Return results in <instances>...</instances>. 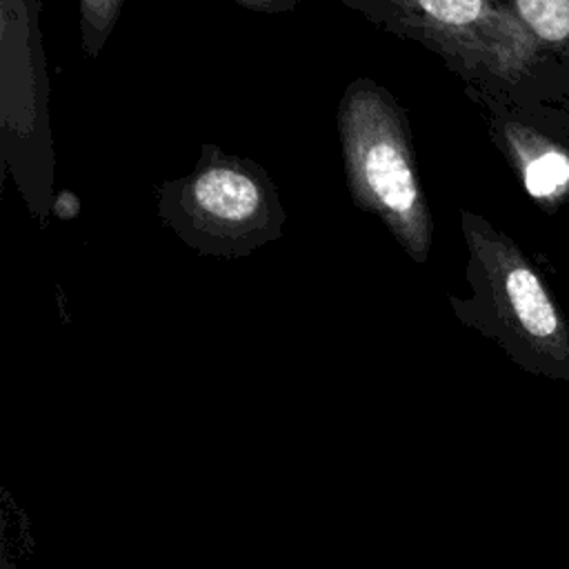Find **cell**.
Returning a JSON list of instances; mask_svg holds the SVG:
<instances>
[{
  "instance_id": "cell-2",
  "label": "cell",
  "mask_w": 569,
  "mask_h": 569,
  "mask_svg": "<svg viewBox=\"0 0 569 569\" xmlns=\"http://www.w3.org/2000/svg\"><path fill=\"white\" fill-rule=\"evenodd\" d=\"M345 180L353 204L373 216L418 264L429 260L433 216L407 111L373 78H353L336 109Z\"/></svg>"
},
{
  "instance_id": "cell-4",
  "label": "cell",
  "mask_w": 569,
  "mask_h": 569,
  "mask_svg": "<svg viewBox=\"0 0 569 569\" xmlns=\"http://www.w3.org/2000/svg\"><path fill=\"white\" fill-rule=\"evenodd\" d=\"M380 31L436 53L469 84H511L538 56V38L500 0H338Z\"/></svg>"
},
{
  "instance_id": "cell-9",
  "label": "cell",
  "mask_w": 569,
  "mask_h": 569,
  "mask_svg": "<svg viewBox=\"0 0 569 569\" xmlns=\"http://www.w3.org/2000/svg\"><path fill=\"white\" fill-rule=\"evenodd\" d=\"M231 2L258 13H287V11H293L298 4V0H231Z\"/></svg>"
},
{
  "instance_id": "cell-3",
  "label": "cell",
  "mask_w": 569,
  "mask_h": 569,
  "mask_svg": "<svg viewBox=\"0 0 569 569\" xmlns=\"http://www.w3.org/2000/svg\"><path fill=\"white\" fill-rule=\"evenodd\" d=\"M164 227L202 258H247L282 238L287 211L262 164L204 142L193 169L156 184Z\"/></svg>"
},
{
  "instance_id": "cell-6",
  "label": "cell",
  "mask_w": 569,
  "mask_h": 569,
  "mask_svg": "<svg viewBox=\"0 0 569 569\" xmlns=\"http://www.w3.org/2000/svg\"><path fill=\"white\" fill-rule=\"evenodd\" d=\"M527 29L547 44H569V0H513Z\"/></svg>"
},
{
  "instance_id": "cell-10",
  "label": "cell",
  "mask_w": 569,
  "mask_h": 569,
  "mask_svg": "<svg viewBox=\"0 0 569 569\" xmlns=\"http://www.w3.org/2000/svg\"><path fill=\"white\" fill-rule=\"evenodd\" d=\"M2 569H4V567H2Z\"/></svg>"
},
{
  "instance_id": "cell-5",
  "label": "cell",
  "mask_w": 569,
  "mask_h": 569,
  "mask_svg": "<svg viewBox=\"0 0 569 569\" xmlns=\"http://www.w3.org/2000/svg\"><path fill=\"white\" fill-rule=\"evenodd\" d=\"M491 129L529 196L551 202L569 189V156L565 149L511 118H496Z\"/></svg>"
},
{
  "instance_id": "cell-8",
  "label": "cell",
  "mask_w": 569,
  "mask_h": 569,
  "mask_svg": "<svg viewBox=\"0 0 569 569\" xmlns=\"http://www.w3.org/2000/svg\"><path fill=\"white\" fill-rule=\"evenodd\" d=\"M51 213L58 220H73L80 213V198L71 189H60L53 198Z\"/></svg>"
},
{
  "instance_id": "cell-7",
  "label": "cell",
  "mask_w": 569,
  "mask_h": 569,
  "mask_svg": "<svg viewBox=\"0 0 569 569\" xmlns=\"http://www.w3.org/2000/svg\"><path fill=\"white\" fill-rule=\"evenodd\" d=\"M80 47L84 58L93 60L104 49L111 31L120 18L124 0H76Z\"/></svg>"
},
{
  "instance_id": "cell-1",
  "label": "cell",
  "mask_w": 569,
  "mask_h": 569,
  "mask_svg": "<svg viewBox=\"0 0 569 569\" xmlns=\"http://www.w3.org/2000/svg\"><path fill=\"white\" fill-rule=\"evenodd\" d=\"M460 231L469 296H447L456 318L525 373L569 382V322L529 256L476 211H460Z\"/></svg>"
}]
</instances>
